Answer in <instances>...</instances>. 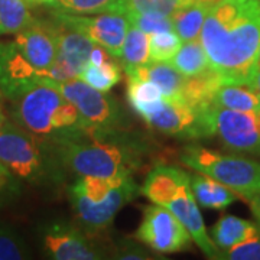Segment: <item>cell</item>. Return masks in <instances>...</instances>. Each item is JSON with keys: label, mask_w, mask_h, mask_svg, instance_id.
Instances as JSON below:
<instances>
[{"label": "cell", "mask_w": 260, "mask_h": 260, "mask_svg": "<svg viewBox=\"0 0 260 260\" xmlns=\"http://www.w3.org/2000/svg\"><path fill=\"white\" fill-rule=\"evenodd\" d=\"M200 41L224 84H250L259 68L260 0H218L205 16Z\"/></svg>", "instance_id": "obj_1"}, {"label": "cell", "mask_w": 260, "mask_h": 260, "mask_svg": "<svg viewBox=\"0 0 260 260\" xmlns=\"http://www.w3.org/2000/svg\"><path fill=\"white\" fill-rule=\"evenodd\" d=\"M65 172L78 177H132L145 165L153 146L132 129H100L87 124L81 135L54 145Z\"/></svg>", "instance_id": "obj_2"}, {"label": "cell", "mask_w": 260, "mask_h": 260, "mask_svg": "<svg viewBox=\"0 0 260 260\" xmlns=\"http://www.w3.org/2000/svg\"><path fill=\"white\" fill-rule=\"evenodd\" d=\"M12 120L52 146L77 138L87 127L78 109L51 80L38 83L12 102Z\"/></svg>", "instance_id": "obj_3"}, {"label": "cell", "mask_w": 260, "mask_h": 260, "mask_svg": "<svg viewBox=\"0 0 260 260\" xmlns=\"http://www.w3.org/2000/svg\"><path fill=\"white\" fill-rule=\"evenodd\" d=\"M140 194L148 197L153 204L168 208L185 225L194 243L210 259H218L220 250L208 236L203 215L197 204L191 178L177 167L156 165L145 178Z\"/></svg>", "instance_id": "obj_4"}, {"label": "cell", "mask_w": 260, "mask_h": 260, "mask_svg": "<svg viewBox=\"0 0 260 260\" xmlns=\"http://www.w3.org/2000/svg\"><path fill=\"white\" fill-rule=\"evenodd\" d=\"M0 162L16 179L34 185L64 181L65 171L52 145L38 139L12 119H6L0 129Z\"/></svg>", "instance_id": "obj_5"}, {"label": "cell", "mask_w": 260, "mask_h": 260, "mask_svg": "<svg viewBox=\"0 0 260 260\" xmlns=\"http://www.w3.org/2000/svg\"><path fill=\"white\" fill-rule=\"evenodd\" d=\"M181 162L229 186L246 201L260 191V164L256 160L224 155L201 146H188L181 153Z\"/></svg>", "instance_id": "obj_6"}, {"label": "cell", "mask_w": 260, "mask_h": 260, "mask_svg": "<svg viewBox=\"0 0 260 260\" xmlns=\"http://www.w3.org/2000/svg\"><path fill=\"white\" fill-rule=\"evenodd\" d=\"M139 192V186L136 185L135 179L127 177L100 201H91L85 197L75 182L68 188V198L74 211L77 225L87 234L100 237V234L110 227L117 213L132 200H135Z\"/></svg>", "instance_id": "obj_7"}, {"label": "cell", "mask_w": 260, "mask_h": 260, "mask_svg": "<svg viewBox=\"0 0 260 260\" xmlns=\"http://www.w3.org/2000/svg\"><path fill=\"white\" fill-rule=\"evenodd\" d=\"M56 85L65 99L78 109L88 126L100 129H130L129 119L120 103L110 94L99 91L77 78L56 83Z\"/></svg>", "instance_id": "obj_8"}, {"label": "cell", "mask_w": 260, "mask_h": 260, "mask_svg": "<svg viewBox=\"0 0 260 260\" xmlns=\"http://www.w3.org/2000/svg\"><path fill=\"white\" fill-rule=\"evenodd\" d=\"M210 109L197 110L182 99H162L143 120L152 129L181 139H204L213 136Z\"/></svg>", "instance_id": "obj_9"}, {"label": "cell", "mask_w": 260, "mask_h": 260, "mask_svg": "<svg viewBox=\"0 0 260 260\" xmlns=\"http://www.w3.org/2000/svg\"><path fill=\"white\" fill-rule=\"evenodd\" d=\"M45 257L54 260H100L109 257L99 237L90 236L77 224L52 221L41 229Z\"/></svg>", "instance_id": "obj_10"}, {"label": "cell", "mask_w": 260, "mask_h": 260, "mask_svg": "<svg viewBox=\"0 0 260 260\" xmlns=\"http://www.w3.org/2000/svg\"><path fill=\"white\" fill-rule=\"evenodd\" d=\"M135 239L159 254L189 250L192 246V237L185 225L159 204L145 207Z\"/></svg>", "instance_id": "obj_11"}, {"label": "cell", "mask_w": 260, "mask_h": 260, "mask_svg": "<svg viewBox=\"0 0 260 260\" xmlns=\"http://www.w3.org/2000/svg\"><path fill=\"white\" fill-rule=\"evenodd\" d=\"M213 136L229 149L260 156V109L237 112L213 104L210 109Z\"/></svg>", "instance_id": "obj_12"}, {"label": "cell", "mask_w": 260, "mask_h": 260, "mask_svg": "<svg viewBox=\"0 0 260 260\" xmlns=\"http://www.w3.org/2000/svg\"><path fill=\"white\" fill-rule=\"evenodd\" d=\"M52 18H55L65 26L84 34L95 45L104 48L116 59H120L123 44L130 26L129 19L126 15L102 13L94 18H87L54 10Z\"/></svg>", "instance_id": "obj_13"}, {"label": "cell", "mask_w": 260, "mask_h": 260, "mask_svg": "<svg viewBox=\"0 0 260 260\" xmlns=\"http://www.w3.org/2000/svg\"><path fill=\"white\" fill-rule=\"evenodd\" d=\"M52 19L58 23V49L55 61L48 71L47 80L64 83L78 78L85 65L90 62V55L95 44L81 32L65 26L55 18Z\"/></svg>", "instance_id": "obj_14"}, {"label": "cell", "mask_w": 260, "mask_h": 260, "mask_svg": "<svg viewBox=\"0 0 260 260\" xmlns=\"http://www.w3.org/2000/svg\"><path fill=\"white\" fill-rule=\"evenodd\" d=\"M47 80L22 54L15 41H0V93L13 102Z\"/></svg>", "instance_id": "obj_15"}, {"label": "cell", "mask_w": 260, "mask_h": 260, "mask_svg": "<svg viewBox=\"0 0 260 260\" xmlns=\"http://www.w3.org/2000/svg\"><path fill=\"white\" fill-rule=\"evenodd\" d=\"M15 44L29 62L47 78L58 49V23L54 19H35L29 26L15 35Z\"/></svg>", "instance_id": "obj_16"}, {"label": "cell", "mask_w": 260, "mask_h": 260, "mask_svg": "<svg viewBox=\"0 0 260 260\" xmlns=\"http://www.w3.org/2000/svg\"><path fill=\"white\" fill-rule=\"evenodd\" d=\"M124 73L127 77H135L156 84L165 99H181L185 75L181 74L177 68L168 62L149 61L146 64L129 68Z\"/></svg>", "instance_id": "obj_17"}, {"label": "cell", "mask_w": 260, "mask_h": 260, "mask_svg": "<svg viewBox=\"0 0 260 260\" xmlns=\"http://www.w3.org/2000/svg\"><path fill=\"white\" fill-rule=\"evenodd\" d=\"M223 84L220 74L208 68L201 74L185 77L181 99L197 110H204L213 106L214 94Z\"/></svg>", "instance_id": "obj_18"}, {"label": "cell", "mask_w": 260, "mask_h": 260, "mask_svg": "<svg viewBox=\"0 0 260 260\" xmlns=\"http://www.w3.org/2000/svg\"><path fill=\"white\" fill-rule=\"evenodd\" d=\"M197 203L208 210H225L239 198L233 189L204 174L189 175Z\"/></svg>", "instance_id": "obj_19"}, {"label": "cell", "mask_w": 260, "mask_h": 260, "mask_svg": "<svg viewBox=\"0 0 260 260\" xmlns=\"http://www.w3.org/2000/svg\"><path fill=\"white\" fill-rule=\"evenodd\" d=\"M260 232L259 224L243 220L236 215H223L211 229L213 242L218 250L224 251Z\"/></svg>", "instance_id": "obj_20"}, {"label": "cell", "mask_w": 260, "mask_h": 260, "mask_svg": "<svg viewBox=\"0 0 260 260\" xmlns=\"http://www.w3.org/2000/svg\"><path fill=\"white\" fill-rule=\"evenodd\" d=\"M210 8H211V3L201 2V0H189L184 5H181L171 15L174 30L182 39V42L200 38L205 16Z\"/></svg>", "instance_id": "obj_21"}, {"label": "cell", "mask_w": 260, "mask_h": 260, "mask_svg": "<svg viewBox=\"0 0 260 260\" xmlns=\"http://www.w3.org/2000/svg\"><path fill=\"white\" fill-rule=\"evenodd\" d=\"M213 104L237 112H254L260 109V95L250 84H223L214 94Z\"/></svg>", "instance_id": "obj_22"}, {"label": "cell", "mask_w": 260, "mask_h": 260, "mask_svg": "<svg viewBox=\"0 0 260 260\" xmlns=\"http://www.w3.org/2000/svg\"><path fill=\"white\" fill-rule=\"evenodd\" d=\"M126 95L132 110L142 119H146L164 99V94L156 84L135 77H127Z\"/></svg>", "instance_id": "obj_23"}, {"label": "cell", "mask_w": 260, "mask_h": 260, "mask_svg": "<svg viewBox=\"0 0 260 260\" xmlns=\"http://www.w3.org/2000/svg\"><path fill=\"white\" fill-rule=\"evenodd\" d=\"M171 65L185 77H194L210 68L208 56L198 38L185 41L179 47L177 54L171 58Z\"/></svg>", "instance_id": "obj_24"}, {"label": "cell", "mask_w": 260, "mask_h": 260, "mask_svg": "<svg viewBox=\"0 0 260 260\" xmlns=\"http://www.w3.org/2000/svg\"><path fill=\"white\" fill-rule=\"evenodd\" d=\"M52 8L71 15H126L129 12V0H55Z\"/></svg>", "instance_id": "obj_25"}, {"label": "cell", "mask_w": 260, "mask_h": 260, "mask_svg": "<svg viewBox=\"0 0 260 260\" xmlns=\"http://www.w3.org/2000/svg\"><path fill=\"white\" fill-rule=\"evenodd\" d=\"M34 20L25 0H0V35H16Z\"/></svg>", "instance_id": "obj_26"}, {"label": "cell", "mask_w": 260, "mask_h": 260, "mask_svg": "<svg viewBox=\"0 0 260 260\" xmlns=\"http://www.w3.org/2000/svg\"><path fill=\"white\" fill-rule=\"evenodd\" d=\"M120 65L123 70H129L138 65L149 62V37L143 30L130 25L126 34L120 56Z\"/></svg>", "instance_id": "obj_27"}, {"label": "cell", "mask_w": 260, "mask_h": 260, "mask_svg": "<svg viewBox=\"0 0 260 260\" xmlns=\"http://www.w3.org/2000/svg\"><path fill=\"white\" fill-rule=\"evenodd\" d=\"M78 78L95 90L107 93L121 80V65L116 61V58H112L103 65H93L88 62L81 74L78 75Z\"/></svg>", "instance_id": "obj_28"}, {"label": "cell", "mask_w": 260, "mask_h": 260, "mask_svg": "<svg viewBox=\"0 0 260 260\" xmlns=\"http://www.w3.org/2000/svg\"><path fill=\"white\" fill-rule=\"evenodd\" d=\"M182 45V39L175 30L159 32L149 38V61L168 62Z\"/></svg>", "instance_id": "obj_29"}, {"label": "cell", "mask_w": 260, "mask_h": 260, "mask_svg": "<svg viewBox=\"0 0 260 260\" xmlns=\"http://www.w3.org/2000/svg\"><path fill=\"white\" fill-rule=\"evenodd\" d=\"M126 16L129 19L130 25L143 30L148 35L159 34V32H169L174 30V23L171 16H165L153 12H127Z\"/></svg>", "instance_id": "obj_30"}, {"label": "cell", "mask_w": 260, "mask_h": 260, "mask_svg": "<svg viewBox=\"0 0 260 260\" xmlns=\"http://www.w3.org/2000/svg\"><path fill=\"white\" fill-rule=\"evenodd\" d=\"M28 247L18 233L0 225V260L29 259Z\"/></svg>", "instance_id": "obj_31"}, {"label": "cell", "mask_w": 260, "mask_h": 260, "mask_svg": "<svg viewBox=\"0 0 260 260\" xmlns=\"http://www.w3.org/2000/svg\"><path fill=\"white\" fill-rule=\"evenodd\" d=\"M218 259L260 260V232L227 250L220 251Z\"/></svg>", "instance_id": "obj_32"}, {"label": "cell", "mask_w": 260, "mask_h": 260, "mask_svg": "<svg viewBox=\"0 0 260 260\" xmlns=\"http://www.w3.org/2000/svg\"><path fill=\"white\" fill-rule=\"evenodd\" d=\"M186 2L189 0H129V12H153L171 16Z\"/></svg>", "instance_id": "obj_33"}, {"label": "cell", "mask_w": 260, "mask_h": 260, "mask_svg": "<svg viewBox=\"0 0 260 260\" xmlns=\"http://www.w3.org/2000/svg\"><path fill=\"white\" fill-rule=\"evenodd\" d=\"M145 246V244H143ZM140 243H136L135 240L123 239L114 246L112 250L110 257L112 259L120 260H150L158 259L159 256H152Z\"/></svg>", "instance_id": "obj_34"}, {"label": "cell", "mask_w": 260, "mask_h": 260, "mask_svg": "<svg viewBox=\"0 0 260 260\" xmlns=\"http://www.w3.org/2000/svg\"><path fill=\"white\" fill-rule=\"evenodd\" d=\"M19 182L0 162V204L15 198L19 192Z\"/></svg>", "instance_id": "obj_35"}, {"label": "cell", "mask_w": 260, "mask_h": 260, "mask_svg": "<svg viewBox=\"0 0 260 260\" xmlns=\"http://www.w3.org/2000/svg\"><path fill=\"white\" fill-rule=\"evenodd\" d=\"M247 203L250 204L251 213L259 214L260 213V191L259 192H256L254 195H251L250 198L247 200Z\"/></svg>", "instance_id": "obj_36"}, {"label": "cell", "mask_w": 260, "mask_h": 260, "mask_svg": "<svg viewBox=\"0 0 260 260\" xmlns=\"http://www.w3.org/2000/svg\"><path fill=\"white\" fill-rule=\"evenodd\" d=\"M253 87L256 88V91L260 95V67L257 68V71H256V75H254V78H253Z\"/></svg>", "instance_id": "obj_37"}, {"label": "cell", "mask_w": 260, "mask_h": 260, "mask_svg": "<svg viewBox=\"0 0 260 260\" xmlns=\"http://www.w3.org/2000/svg\"><path fill=\"white\" fill-rule=\"evenodd\" d=\"M28 5H49V6H52V3L55 2V0H25Z\"/></svg>", "instance_id": "obj_38"}, {"label": "cell", "mask_w": 260, "mask_h": 260, "mask_svg": "<svg viewBox=\"0 0 260 260\" xmlns=\"http://www.w3.org/2000/svg\"><path fill=\"white\" fill-rule=\"evenodd\" d=\"M2 97H3V94H0V129L3 127V124H5V121H6L5 110H3V104H2Z\"/></svg>", "instance_id": "obj_39"}, {"label": "cell", "mask_w": 260, "mask_h": 260, "mask_svg": "<svg viewBox=\"0 0 260 260\" xmlns=\"http://www.w3.org/2000/svg\"><path fill=\"white\" fill-rule=\"evenodd\" d=\"M254 215V218L257 220V224H259V227H260V213L259 214H253Z\"/></svg>", "instance_id": "obj_40"}, {"label": "cell", "mask_w": 260, "mask_h": 260, "mask_svg": "<svg viewBox=\"0 0 260 260\" xmlns=\"http://www.w3.org/2000/svg\"><path fill=\"white\" fill-rule=\"evenodd\" d=\"M259 67H260V48H259Z\"/></svg>", "instance_id": "obj_41"}, {"label": "cell", "mask_w": 260, "mask_h": 260, "mask_svg": "<svg viewBox=\"0 0 260 260\" xmlns=\"http://www.w3.org/2000/svg\"><path fill=\"white\" fill-rule=\"evenodd\" d=\"M0 94H2V93H0Z\"/></svg>", "instance_id": "obj_42"}]
</instances>
